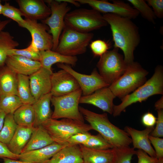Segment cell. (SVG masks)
I'll return each mask as SVG.
<instances>
[{
	"label": "cell",
	"mask_w": 163,
	"mask_h": 163,
	"mask_svg": "<svg viewBox=\"0 0 163 163\" xmlns=\"http://www.w3.org/2000/svg\"><path fill=\"white\" fill-rule=\"evenodd\" d=\"M110 26L114 47L120 49L128 64L134 62V52L140 42L139 28L131 19L111 14L103 15Z\"/></svg>",
	"instance_id": "6da1fadb"
},
{
	"label": "cell",
	"mask_w": 163,
	"mask_h": 163,
	"mask_svg": "<svg viewBox=\"0 0 163 163\" xmlns=\"http://www.w3.org/2000/svg\"><path fill=\"white\" fill-rule=\"evenodd\" d=\"M79 110L93 130L98 132L113 148L128 147L132 143L127 133L111 123L106 113H97L81 106Z\"/></svg>",
	"instance_id": "7a4b0ae2"
},
{
	"label": "cell",
	"mask_w": 163,
	"mask_h": 163,
	"mask_svg": "<svg viewBox=\"0 0 163 163\" xmlns=\"http://www.w3.org/2000/svg\"><path fill=\"white\" fill-rule=\"evenodd\" d=\"M163 68L161 65L155 68L154 73L148 80L132 93L121 99L122 102L118 105H114L113 115L116 117L131 104L137 102L145 101L149 97L155 94H163Z\"/></svg>",
	"instance_id": "3957f363"
},
{
	"label": "cell",
	"mask_w": 163,
	"mask_h": 163,
	"mask_svg": "<svg viewBox=\"0 0 163 163\" xmlns=\"http://www.w3.org/2000/svg\"><path fill=\"white\" fill-rule=\"evenodd\" d=\"M64 22L66 27L82 33H90L108 24L101 13L93 9L84 8L69 12Z\"/></svg>",
	"instance_id": "277c9868"
},
{
	"label": "cell",
	"mask_w": 163,
	"mask_h": 163,
	"mask_svg": "<svg viewBox=\"0 0 163 163\" xmlns=\"http://www.w3.org/2000/svg\"><path fill=\"white\" fill-rule=\"evenodd\" d=\"M148 74L140 64L133 62L127 64L123 74L109 88L116 97L121 99L143 85Z\"/></svg>",
	"instance_id": "5b68a950"
},
{
	"label": "cell",
	"mask_w": 163,
	"mask_h": 163,
	"mask_svg": "<svg viewBox=\"0 0 163 163\" xmlns=\"http://www.w3.org/2000/svg\"><path fill=\"white\" fill-rule=\"evenodd\" d=\"M42 125L54 142L63 145H65V141L73 135L93 130L89 124L67 118H62L60 120L51 118Z\"/></svg>",
	"instance_id": "8992f818"
},
{
	"label": "cell",
	"mask_w": 163,
	"mask_h": 163,
	"mask_svg": "<svg viewBox=\"0 0 163 163\" xmlns=\"http://www.w3.org/2000/svg\"><path fill=\"white\" fill-rule=\"evenodd\" d=\"M94 35L82 33L65 27L55 51L64 55L75 56L85 53Z\"/></svg>",
	"instance_id": "52a82bcc"
},
{
	"label": "cell",
	"mask_w": 163,
	"mask_h": 163,
	"mask_svg": "<svg viewBox=\"0 0 163 163\" xmlns=\"http://www.w3.org/2000/svg\"><path fill=\"white\" fill-rule=\"evenodd\" d=\"M81 89L70 94L58 97L52 96L51 103L54 107L51 118H67L84 122L79 110V100L82 96Z\"/></svg>",
	"instance_id": "ba28073f"
},
{
	"label": "cell",
	"mask_w": 163,
	"mask_h": 163,
	"mask_svg": "<svg viewBox=\"0 0 163 163\" xmlns=\"http://www.w3.org/2000/svg\"><path fill=\"white\" fill-rule=\"evenodd\" d=\"M119 49L114 47L100 57L97 64L99 73L110 85L122 75L127 64Z\"/></svg>",
	"instance_id": "9c48e42d"
},
{
	"label": "cell",
	"mask_w": 163,
	"mask_h": 163,
	"mask_svg": "<svg viewBox=\"0 0 163 163\" xmlns=\"http://www.w3.org/2000/svg\"><path fill=\"white\" fill-rule=\"evenodd\" d=\"M45 2L49 5L51 14L49 17L42 21L49 28L50 33L52 36L53 42L52 50L55 51L61 34L65 27V16L69 11L71 8L67 3L59 0H47Z\"/></svg>",
	"instance_id": "30bf717a"
},
{
	"label": "cell",
	"mask_w": 163,
	"mask_h": 163,
	"mask_svg": "<svg viewBox=\"0 0 163 163\" xmlns=\"http://www.w3.org/2000/svg\"><path fill=\"white\" fill-rule=\"evenodd\" d=\"M80 4H87L100 13L111 14L131 19L136 18L139 11L124 1L113 0L110 3L104 0H76Z\"/></svg>",
	"instance_id": "8fae6325"
},
{
	"label": "cell",
	"mask_w": 163,
	"mask_h": 163,
	"mask_svg": "<svg viewBox=\"0 0 163 163\" xmlns=\"http://www.w3.org/2000/svg\"><path fill=\"white\" fill-rule=\"evenodd\" d=\"M57 66L75 78L83 95H90L98 89L110 86L100 75L96 68L94 69L90 75H86L76 72L68 65L59 63H57Z\"/></svg>",
	"instance_id": "7c38bea8"
},
{
	"label": "cell",
	"mask_w": 163,
	"mask_h": 163,
	"mask_svg": "<svg viewBox=\"0 0 163 163\" xmlns=\"http://www.w3.org/2000/svg\"><path fill=\"white\" fill-rule=\"evenodd\" d=\"M23 23L19 25L27 29L30 33V43L40 51L52 50L53 46V37L48 32V27L37 21L25 18Z\"/></svg>",
	"instance_id": "4fadbf2b"
},
{
	"label": "cell",
	"mask_w": 163,
	"mask_h": 163,
	"mask_svg": "<svg viewBox=\"0 0 163 163\" xmlns=\"http://www.w3.org/2000/svg\"><path fill=\"white\" fill-rule=\"evenodd\" d=\"M51 80L50 93L52 96L64 95L80 89L75 78L63 69L53 72L51 75Z\"/></svg>",
	"instance_id": "5bb4252c"
},
{
	"label": "cell",
	"mask_w": 163,
	"mask_h": 163,
	"mask_svg": "<svg viewBox=\"0 0 163 163\" xmlns=\"http://www.w3.org/2000/svg\"><path fill=\"white\" fill-rule=\"evenodd\" d=\"M116 96L109 87L98 89L91 94L82 96L79 104L93 105L110 114L113 113V99Z\"/></svg>",
	"instance_id": "9a60e30c"
},
{
	"label": "cell",
	"mask_w": 163,
	"mask_h": 163,
	"mask_svg": "<svg viewBox=\"0 0 163 163\" xmlns=\"http://www.w3.org/2000/svg\"><path fill=\"white\" fill-rule=\"evenodd\" d=\"M16 1L25 18L42 21L51 14L50 7L43 0H17Z\"/></svg>",
	"instance_id": "2e32d148"
},
{
	"label": "cell",
	"mask_w": 163,
	"mask_h": 163,
	"mask_svg": "<svg viewBox=\"0 0 163 163\" xmlns=\"http://www.w3.org/2000/svg\"><path fill=\"white\" fill-rule=\"evenodd\" d=\"M53 72L42 67L29 76L31 92L35 101L50 92Z\"/></svg>",
	"instance_id": "e0dca14e"
},
{
	"label": "cell",
	"mask_w": 163,
	"mask_h": 163,
	"mask_svg": "<svg viewBox=\"0 0 163 163\" xmlns=\"http://www.w3.org/2000/svg\"><path fill=\"white\" fill-rule=\"evenodd\" d=\"M5 65L17 74L29 76L42 67L39 61L16 55H8Z\"/></svg>",
	"instance_id": "ac0fdd59"
},
{
	"label": "cell",
	"mask_w": 163,
	"mask_h": 163,
	"mask_svg": "<svg viewBox=\"0 0 163 163\" xmlns=\"http://www.w3.org/2000/svg\"><path fill=\"white\" fill-rule=\"evenodd\" d=\"M154 128L147 127L142 130H139L129 126L125 128L124 130L131 137L133 148L141 149L150 156L156 158L155 150L151 145L148 136Z\"/></svg>",
	"instance_id": "d6986e66"
},
{
	"label": "cell",
	"mask_w": 163,
	"mask_h": 163,
	"mask_svg": "<svg viewBox=\"0 0 163 163\" xmlns=\"http://www.w3.org/2000/svg\"><path fill=\"white\" fill-rule=\"evenodd\" d=\"M66 145L54 142L43 148L22 153L19 155V160L35 163H44Z\"/></svg>",
	"instance_id": "ffe728a7"
},
{
	"label": "cell",
	"mask_w": 163,
	"mask_h": 163,
	"mask_svg": "<svg viewBox=\"0 0 163 163\" xmlns=\"http://www.w3.org/2000/svg\"><path fill=\"white\" fill-rule=\"evenodd\" d=\"M44 163H83L79 145H66Z\"/></svg>",
	"instance_id": "44dd1931"
},
{
	"label": "cell",
	"mask_w": 163,
	"mask_h": 163,
	"mask_svg": "<svg viewBox=\"0 0 163 163\" xmlns=\"http://www.w3.org/2000/svg\"><path fill=\"white\" fill-rule=\"evenodd\" d=\"M77 61L76 56L64 55L52 50L40 51L39 62L42 67L51 72H53L52 66L55 63H63L74 66Z\"/></svg>",
	"instance_id": "7402d4cb"
},
{
	"label": "cell",
	"mask_w": 163,
	"mask_h": 163,
	"mask_svg": "<svg viewBox=\"0 0 163 163\" xmlns=\"http://www.w3.org/2000/svg\"><path fill=\"white\" fill-rule=\"evenodd\" d=\"M52 95L49 93L40 98L32 105L35 113L34 127L42 125L51 118L53 112L50 103Z\"/></svg>",
	"instance_id": "603a6c76"
},
{
	"label": "cell",
	"mask_w": 163,
	"mask_h": 163,
	"mask_svg": "<svg viewBox=\"0 0 163 163\" xmlns=\"http://www.w3.org/2000/svg\"><path fill=\"white\" fill-rule=\"evenodd\" d=\"M54 142L46 130L40 125L34 127L31 137L21 153L43 148Z\"/></svg>",
	"instance_id": "cb8c5ba5"
},
{
	"label": "cell",
	"mask_w": 163,
	"mask_h": 163,
	"mask_svg": "<svg viewBox=\"0 0 163 163\" xmlns=\"http://www.w3.org/2000/svg\"><path fill=\"white\" fill-rule=\"evenodd\" d=\"M83 163H112L114 155L113 148L97 150L89 148L79 145Z\"/></svg>",
	"instance_id": "d4e9b609"
},
{
	"label": "cell",
	"mask_w": 163,
	"mask_h": 163,
	"mask_svg": "<svg viewBox=\"0 0 163 163\" xmlns=\"http://www.w3.org/2000/svg\"><path fill=\"white\" fill-rule=\"evenodd\" d=\"M17 74L6 65L0 68V97L17 95Z\"/></svg>",
	"instance_id": "484cf974"
},
{
	"label": "cell",
	"mask_w": 163,
	"mask_h": 163,
	"mask_svg": "<svg viewBox=\"0 0 163 163\" xmlns=\"http://www.w3.org/2000/svg\"><path fill=\"white\" fill-rule=\"evenodd\" d=\"M34 128L18 125L13 137L7 145L10 151L15 155H20L29 141Z\"/></svg>",
	"instance_id": "4316f807"
},
{
	"label": "cell",
	"mask_w": 163,
	"mask_h": 163,
	"mask_svg": "<svg viewBox=\"0 0 163 163\" xmlns=\"http://www.w3.org/2000/svg\"><path fill=\"white\" fill-rule=\"evenodd\" d=\"M13 114L14 120L18 125L34 127L35 113L32 105L23 104Z\"/></svg>",
	"instance_id": "83f0119b"
},
{
	"label": "cell",
	"mask_w": 163,
	"mask_h": 163,
	"mask_svg": "<svg viewBox=\"0 0 163 163\" xmlns=\"http://www.w3.org/2000/svg\"><path fill=\"white\" fill-rule=\"evenodd\" d=\"M17 95L23 104L32 105L35 102L31 92L29 76L17 75Z\"/></svg>",
	"instance_id": "f1b7e54d"
},
{
	"label": "cell",
	"mask_w": 163,
	"mask_h": 163,
	"mask_svg": "<svg viewBox=\"0 0 163 163\" xmlns=\"http://www.w3.org/2000/svg\"><path fill=\"white\" fill-rule=\"evenodd\" d=\"M19 45L18 42L9 32L2 30L0 32V68L5 65L8 51Z\"/></svg>",
	"instance_id": "f546056e"
},
{
	"label": "cell",
	"mask_w": 163,
	"mask_h": 163,
	"mask_svg": "<svg viewBox=\"0 0 163 163\" xmlns=\"http://www.w3.org/2000/svg\"><path fill=\"white\" fill-rule=\"evenodd\" d=\"M13 114L6 115L4 125L0 132V141L6 145L13 137L18 126L14 120Z\"/></svg>",
	"instance_id": "4dcf8cb0"
},
{
	"label": "cell",
	"mask_w": 163,
	"mask_h": 163,
	"mask_svg": "<svg viewBox=\"0 0 163 163\" xmlns=\"http://www.w3.org/2000/svg\"><path fill=\"white\" fill-rule=\"evenodd\" d=\"M23 104L16 95H8L0 97V111L6 114H13Z\"/></svg>",
	"instance_id": "1f68e13d"
},
{
	"label": "cell",
	"mask_w": 163,
	"mask_h": 163,
	"mask_svg": "<svg viewBox=\"0 0 163 163\" xmlns=\"http://www.w3.org/2000/svg\"><path fill=\"white\" fill-rule=\"evenodd\" d=\"M134 8L137 10L142 16L148 21L153 23H155L156 19L152 9L143 0H128Z\"/></svg>",
	"instance_id": "d6a6232c"
},
{
	"label": "cell",
	"mask_w": 163,
	"mask_h": 163,
	"mask_svg": "<svg viewBox=\"0 0 163 163\" xmlns=\"http://www.w3.org/2000/svg\"><path fill=\"white\" fill-rule=\"evenodd\" d=\"M114 155L112 163H131L133 156L136 154L133 148L129 146L113 148Z\"/></svg>",
	"instance_id": "836d02e7"
},
{
	"label": "cell",
	"mask_w": 163,
	"mask_h": 163,
	"mask_svg": "<svg viewBox=\"0 0 163 163\" xmlns=\"http://www.w3.org/2000/svg\"><path fill=\"white\" fill-rule=\"evenodd\" d=\"M8 55L21 56L32 60L39 61L40 51L31 43L27 48L23 49H13L9 50Z\"/></svg>",
	"instance_id": "e575fe53"
},
{
	"label": "cell",
	"mask_w": 163,
	"mask_h": 163,
	"mask_svg": "<svg viewBox=\"0 0 163 163\" xmlns=\"http://www.w3.org/2000/svg\"><path fill=\"white\" fill-rule=\"evenodd\" d=\"M82 145L89 148L97 150H106L113 148L99 133L96 135H91Z\"/></svg>",
	"instance_id": "d590c367"
},
{
	"label": "cell",
	"mask_w": 163,
	"mask_h": 163,
	"mask_svg": "<svg viewBox=\"0 0 163 163\" xmlns=\"http://www.w3.org/2000/svg\"><path fill=\"white\" fill-rule=\"evenodd\" d=\"M2 14L15 21L18 25L25 21L22 17L23 15L20 9L10 5L8 2H5L3 5Z\"/></svg>",
	"instance_id": "8d00e7d4"
},
{
	"label": "cell",
	"mask_w": 163,
	"mask_h": 163,
	"mask_svg": "<svg viewBox=\"0 0 163 163\" xmlns=\"http://www.w3.org/2000/svg\"><path fill=\"white\" fill-rule=\"evenodd\" d=\"M90 48L94 56H101L111 48V45L104 40H97L91 42Z\"/></svg>",
	"instance_id": "74e56055"
},
{
	"label": "cell",
	"mask_w": 163,
	"mask_h": 163,
	"mask_svg": "<svg viewBox=\"0 0 163 163\" xmlns=\"http://www.w3.org/2000/svg\"><path fill=\"white\" fill-rule=\"evenodd\" d=\"M91 134L89 132L76 133L69 138L65 142L64 145H83Z\"/></svg>",
	"instance_id": "f35d334b"
},
{
	"label": "cell",
	"mask_w": 163,
	"mask_h": 163,
	"mask_svg": "<svg viewBox=\"0 0 163 163\" xmlns=\"http://www.w3.org/2000/svg\"><path fill=\"white\" fill-rule=\"evenodd\" d=\"M158 117L156 126L150 135L152 136L159 138L163 136V110H157Z\"/></svg>",
	"instance_id": "ab89813d"
},
{
	"label": "cell",
	"mask_w": 163,
	"mask_h": 163,
	"mask_svg": "<svg viewBox=\"0 0 163 163\" xmlns=\"http://www.w3.org/2000/svg\"><path fill=\"white\" fill-rule=\"evenodd\" d=\"M149 139L155 149L156 158L158 159L163 158V139L161 138L155 137L150 135Z\"/></svg>",
	"instance_id": "60d3db41"
},
{
	"label": "cell",
	"mask_w": 163,
	"mask_h": 163,
	"mask_svg": "<svg viewBox=\"0 0 163 163\" xmlns=\"http://www.w3.org/2000/svg\"><path fill=\"white\" fill-rule=\"evenodd\" d=\"M149 6H151L154 14L157 18H163V0H148L146 1Z\"/></svg>",
	"instance_id": "b9f144b4"
},
{
	"label": "cell",
	"mask_w": 163,
	"mask_h": 163,
	"mask_svg": "<svg viewBox=\"0 0 163 163\" xmlns=\"http://www.w3.org/2000/svg\"><path fill=\"white\" fill-rule=\"evenodd\" d=\"M138 158V163H155L158 159L150 156L143 150L138 149L136 151Z\"/></svg>",
	"instance_id": "7bdbcfd3"
},
{
	"label": "cell",
	"mask_w": 163,
	"mask_h": 163,
	"mask_svg": "<svg viewBox=\"0 0 163 163\" xmlns=\"http://www.w3.org/2000/svg\"><path fill=\"white\" fill-rule=\"evenodd\" d=\"M157 118L154 115L150 112L144 113L141 118L142 124L148 127H152L156 124Z\"/></svg>",
	"instance_id": "ee69618b"
},
{
	"label": "cell",
	"mask_w": 163,
	"mask_h": 163,
	"mask_svg": "<svg viewBox=\"0 0 163 163\" xmlns=\"http://www.w3.org/2000/svg\"><path fill=\"white\" fill-rule=\"evenodd\" d=\"M19 155L12 153L9 149L6 144L0 141V158H6L19 160Z\"/></svg>",
	"instance_id": "f6af8a7d"
},
{
	"label": "cell",
	"mask_w": 163,
	"mask_h": 163,
	"mask_svg": "<svg viewBox=\"0 0 163 163\" xmlns=\"http://www.w3.org/2000/svg\"><path fill=\"white\" fill-rule=\"evenodd\" d=\"M2 158L3 159V163H35L6 158Z\"/></svg>",
	"instance_id": "bcb514c9"
},
{
	"label": "cell",
	"mask_w": 163,
	"mask_h": 163,
	"mask_svg": "<svg viewBox=\"0 0 163 163\" xmlns=\"http://www.w3.org/2000/svg\"><path fill=\"white\" fill-rule=\"evenodd\" d=\"M163 96L155 104V107L157 110L163 109Z\"/></svg>",
	"instance_id": "7dc6e473"
},
{
	"label": "cell",
	"mask_w": 163,
	"mask_h": 163,
	"mask_svg": "<svg viewBox=\"0 0 163 163\" xmlns=\"http://www.w3.org/2000/svg\"><path fill=\"white\" fill-rule=\"evenodd\" d=\"M6 115L5 112L2 111H0V132L4 125V120Z\"/></svg>",
	"instance_id": "c3c4849f"
},
{
	"label": "cell",
	"mask_w": 163,
	"mask_h": 163,
	"mask_svg": "<svg viewBox=\"0 0 163 163\" xmlns=\"http://www.w3.org/2000/svg\"><path fill=\"white\" fill-rule=\"evenodd\" d=\"M10 20H0V32L2 31L6 26L10 22Z\"/></svg>",
	"instance_id": "681fc988"
},
{
	"label": "cell",
	"mask_w": 163,
	"mask_h": 163,
	"mask_svg": "<svg viewBox=\"0 0 163 163\" xmlns=\"http://www.w3.org/2000/svg\"><path fill=\"white\" fill-rule=\"evenodd\" d=\"M61 2H65L68 3H71L75 6L79 7L80 5V4L76 0H59Z\"/></svg>",
	"instance_id": "f907efd6"
},
{
	"label": "cell",
	"mask_w": 163,
	"mask_h": 163,
	"mask_svg": "<svg viewBox=\"0 0 163 163\" xmlns=\"http://www.w3.org/2000/svg\"><path fill=\"white\" fill-rule=\"evenodd\" d=\"M2 1L0 0V15L2 14L3 10V5L2 3Z\"/></svg>",
	"instance_id": "816d5d0a"
},
{
	"label": "cell",
	"mask_w": 163,
	"mask_h": 163,
	"mask_svg": "<svg viewBox=\"0 0 163 163\" xmlns=\"http://www.w3.org/2000/svg\"><path fill=\"white\" fill-rule=\"evenodd\" d=\"M155 163H163V158L158 159Z\"/></svg>",
	"instance_id": "f5cc1de1"
},
{
	"label": "cell",
	"mask_w": 163,
	"mask_h": 163,
	"mask_svg": "<svg viewBox=\"0 0 163 163\" xmlns=\"http://www.w3.org/2000/svg\"></svg>",
	"instance_id": "db71d44e"
}]
</instances>
